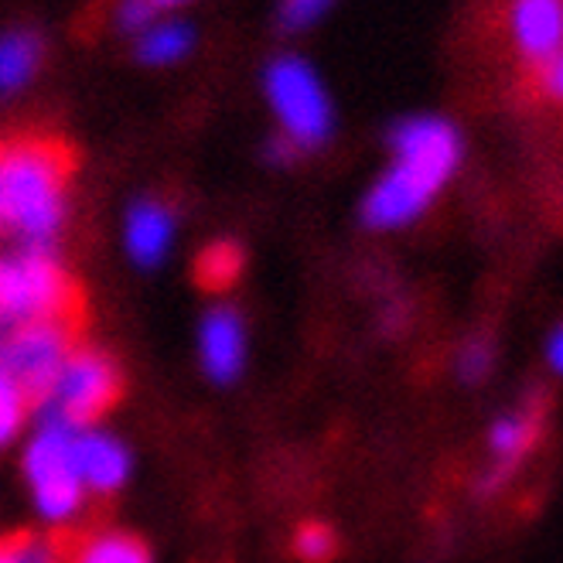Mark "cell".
Wrapping results in <instances>:
<instances>
[{"label":"cell","mask_w":563,"mask_h":563,"mask_svg":"<svg viewBox=\"0 0 563 563\" xmlns=\"http://www.w3.org/2000/svg\"><path fill=\"white\" fill-rule=\"evenodd\" d=\"M240 267H243V256L233 243H216L202 253L198 260V284H206L212 290L219 287H229L236 277H240Z\"/></svg>","instance_id":"obj_16"},{"label":"cell","mask_w":563,"mask_h":563,"mask_svg":"<svg viewBox=\"0 0 563 563\" xmlns=\"http://www.w3.org/2000/svg\"><path fill=\"white\" fill-rule=\"evenodd\" d=\"M537 434H540V407L537 404L503 417L492 427V451L499 457V468L488 475V485H499L519 465V457L537 441Z\"/></svg>","instance_id":"obj_11"},{"label":"cell","mask_w":563,"mask_h":563,"mask_svg":"<svg viewBox=\"0 0 563 563\" xmlns=\"http://www.w3.org/2000/svg\"><path fill=\"white\" fill-rule=\"evenodd\" d=\"M69 563H151V553L130 533H99L73 550Z\"/></svg>","instance_id":"obj_13"},{"label":"cell","mask_w":563,"mask_h":563,"mask_svg":"<svg viewBox=\"0 0 563 563\" xmlns=\"http://www.w3.org/2000/svg\"><path fill=\"white\" fill-rule=\"evenodd\" d=\"M24 413H27V400H24L14 383L0 373V448H4L18 434Z\"/></svg>","instance_id":"obj_18"},{"label":"cell","mask_w":563,"mask_h":563,"mask_svg":"<svg viewBox=\"0 0 563 563\" xmlns=\"http://www.w3.org/2000/svg\"><path fill=\"white\" fill-rule=\"evenodd\" d=\"M492 369V345L488 342H472L461 352V376L468 383H478Z\"/></svg>","instance_id":"obj_20"},{"label":"cell","mask_w":563,"mask_h":563,"mask_svg":"<svg viewBox=\"0 0 563 563\" xmlns=\"http://www.w3.org/2000/svg\"><path fill=\"white\" fill-rule=\"evenodd\" d=\"M512 38L533 65L560 58L563 4L560 0H512Z\"/></svg>","instance_id":"obj_7"},{"label":"cell","mask_w":563,"mask_h":563,"mask_svg":"<svg viewBox=\"0 0 563 563\" xmlns=\"http://www.w3.org/2000/svg\"><path fill=\"white\" fill-rule=\"evenodd\" d=\"M154 4H181V0H154Z\"/></svg>","instance_id":"obj_25"},{"label":"cell","mask_w":563,"mask_h":563,"mask_svg":"<svg viewBox=\"0 0 563 563\" xmlns=\"http://www.w3.org/2000/svg\"><path fill=\"white\" fill-rule=\"evenodd\" d=\"M537 73H540V86H543V92H550V96L556 99V96H560V89H563V58H550V62L537 65Z\"/></svg>","instance_id":"obj_22"},{"label":"cell","mask_w":563,"mask_h":563,"mask_svg":"<svg viewBox=\"0 0 563 563\" xmlns=\"http://www.w3.org/2000/svg\"><path fill=\"white\" fill-rule=\"evenodd\" d=\"M267 154H271V161H280V164H284V161H290V157L297 154V147H294L287 137H277V141L271 144V151H267Z\"/></svg>","instance_id":"obj_24"},{"label":"cell","mask_w":563,"mask_h":563,"mask_svg":"<svg viewBox=\"0 0 563 563\" xmlns=\"http://www.w3.org/2000/svg\"><path fill=\"white\" fill-rule=\"evenodd\" d=\"M42 62V38L35 31H11L0 35V92H18L27 86Z\"/></svg>","instance_id":"obj_12"},{"label":"cell","mask_w":563,"mask_h":563,"mask_svg":"<svg viewBox=\"0 0 563 563\" xmlns=\"http://www.w3.org/2000/svg\"><path fill=\"white\" fill-rule=\"evenodd\" d=\"M243 324L236 318V311L219 308L209 311L206 324H202V362L206 373L216 383H233L243 369Z\"/></svg>","instance_id":"obj_9"},{"label":"cell","mask_w":563,"mask_h":563,"mask_svg":"<svg viewBox=\"0 0 563 563\" xmlns=\"http://www.w3.org/2000/svg\"><path fill=\"white\" fill-rule=\"evenodd\" d=\"M123 393V376L117 362L96 349H76L48 389V396L38 404L42 407V427H89L107 410L117 407Z\"/></svg>","instance_id":"obj_4"},{"label":"cell","mask_w":563,"mask_h":563,"mask_svg":"<svg viewBox=\"0 0 563 563\" xmlns=\"http://www.w3.org/2000/svg\"><path fill=\"white\" fill-rule=\"evenodd\" d=\"M396 164L369 191L362 219L373 229H396L417 219L461 161V137L448 120L410 117L393 126Z\"/></svg>","instance_id":"obj_2"},{"label":"cell","mask_w":563,"mask_h":563,"mask_svg":"<svg viewBox=\"0 0 563 563\" xmlns=\"http://www.w3.org/2000/svg\"><path fill=\"white\" fill-rule=\"evenodd\" d=\"M69 543L58 537L14 533L0 540V563H69Z\"/></svg>","instance_id":"obj_15"},{"label":"cell","mask_w":563,"mask_h":563,"mask_svg":"<svg viewBox=\"0 0 563 563\" xmlns=\"http://www.w3.org/2000/svg\"><path fill=\"white\" fill-rule=\"evenodd\" d=\"M82 314H62L21 324L0 345V373H4L27 404H42L55 386L65 358L79 349Z\"/></svg>","instance_id":"obj_3"},{"label":"cell","mask_w":563,"mask_h":563,"mask_svg":"<svg viewBox=\"0 0 563 563\" xmlns=\"http://www.w3.org/2000/svg\"><path fill=\"white\" fill-rule=\"evenodd\" d=\"M175 236V219L172 212L157 202H137L126 216V250L141 267H154V263L168 253Z\"/></svg>","instance_id":"obj_10"},{"label":"cell","mask_w":563,"mask_h":563,"mask_svg":"<svg viewBox=\"0 0 563 563\" xmlns=\"http://www.w3.org/2000/svg\"><path fill=\"white\" fill-rule=\"evenodd\" d=\"M73 151L55 137H11L0 144V225L24 250H52L65 219Z\"/></svg>","instance_id":"obj_1"},{"label":"cell","mask_w":563,"mask_h":563,"mask_svg":"<svg viewBox=\"0 0 563 563\" xmlns=\"http://www.w3.org/2000/svg\"><path fill=\"white\" fill-rule=\"evenodd\" d=\"M76 475L82 482V488L92 492H113L126 482L130 475V454L120 441L107 438V434H76Z\"/></svg>","instance_id":"obj_8"},{"label":"cell","mask_w":563,"mask_h":563,"mask_svg":"<svg viewBox=\"0 0 563 563\" xmlns=\"http://www.w3.org/2000/svg\"><path fill=\"white\" fill-rule=\"evenodd\" d=\"M157 4L154 0H123L120 4V24L126 31H147L154 24Z\"/></svg>","instance_id":"obj_21"},{"label":"cell","mask_w":563,"mask_h":563,"mask_svg":"<svg viewBox=\"0 0 563 563\" xmlns=\"http://www.w3.org/2000/svg\"><path fill=\"white\" fill-rule=\"evenodd\" d=\"M195 35L191 27L181 24V21H164V24H151L144 35H141V45H137V55L141 62L147 65H172L178 58L188 55Z\"/></svg>","instance_id":"obj_14"},{"label":"cell","mask_w":563,"mask_h":563,"mask_svg":"<svg viewBox=\"0 0 563 563\" xmlns=\"http://www.w3.org/2000/svg\"><path fill=\"white\" fill-rule=\"evenodd\" d=\"M547 355H550V366L560 373V366H563V331H560V328L550 331V339H547Z\"/></svg>","instance_id":"obj_23"},{"label":"cell","mask_w":563,"mask_h":563,"mask_svg":"<svg viewBox=\"0 0 563 563\" xmlns=\"http://www.w3.org/2000/svg\"><path fill=\"white\" fill-rule=\"evenodd\" d=\"M267 96L284 126V137L301 151L318 147L331 134V103L305 58L284 55L267 69Z\"/></svg>","instance_id":"obj_5"},{"label":"cell","mask_w":563,"mask_h":563,"mask_svg":"<svg viewBox=\"0 0 563 563\" xmlns=\"http://www.w3.org/2000/svg\"><path fill=\"white\" fill-rule=\"evenodd\" d=\"M328 4H331V0H284V4H280V21L290 31L308 27L311 21H318L328 11Z\"/></svg>","instance_id":"obj_19"},{"label":"cell","mask_w":563,"mask_h":563,"mask_svg":"<svg viewBox=\"0 0 563 563\" xmlns=\"http://www.w3.org/2000/svg\"><path fill=\"white\" fill-rule=\"evenodd\" d=\"M76 434L69 427H42L31 441L24 472L35 488V503L45 519H69L82 506V482L76 475Z\"/></svg>","instance_id":"obj_6"},{"label":"cell","mask_w":563,"mask_h":563,"mask_svg":"<svg viewBox=\"0 0 563 563\" xmlns=\"http://www.w3.org/2000/svg\"><path fill=\"white\" fill-rule=\"evenodd\" d=\"M294 550L308 563H328L331 556H335L339 543H335V533H331L324 522H308V526L297 529Z\"/></svg>","instance_id":"obj_17"}]
</instances>
